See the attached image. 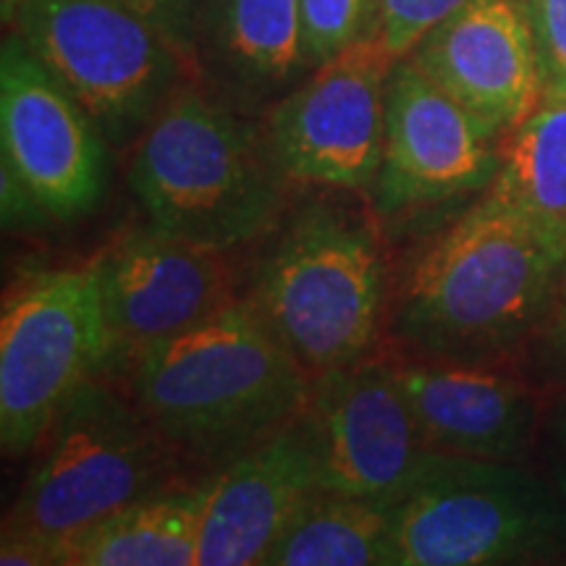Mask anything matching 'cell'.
Segmentation results:
<instances>
[{
	"label": "cell",
	"instance_id": "cell-2",
	"mask_svg": "<svg viewBox=\"0 0 566 566\" xmlns=\"http://www.w3.org/2000/svg\"><path fill=\"white\" fill-rule=\"evenodd\" d=\"M129 363L134 405L176 454L205 464H226L294 420L313 378L250 300Z\"/></svg>",
	"mask_w": 566,
	"mask_h": 566
},
{
	"label": "cell",
	"instance_id": "cell-25",
	"mask_svg": "<svg viewBox=\"0 0 566 566\" xmlns=\"http://www.w3.org/2000/svg\"><path fill=\"white\" fill-rule=\"evenodd\" d=\"M543 346H546V357L551 363V370L566 378V275L558 286L556 302L551 307L548 321L543 323Z\"/></svg>",
	"mask_w": 566,
	"mask_h": 566
},
{
	"label": "cell",
	"instance_id": "cell-27",
	"mask_svg": "<svg viewBox=\"0 0 566 566\" xmlns=\"http://www.w3.org/2000/svg\"><path fill=\"white\" fill-rule=\"evenodd\" d=\"M546 101H566V87L564 90H558L556 95H551V97H546Z\"/></svg>",
	"mask_w": 566,
	"mask_h": 566
},
{
	"label": "cell",
	"instance_id": "cell-18",
	"mask_svg": "<svg viewBox=\"0 0 566 566\" xmlns=\"http://www.w3.org/2000/svg\"><path fill=\"white\" fill-rule=\"evenodd\" d=\"M200 488L129 504L59 551V566H197Z\"/></svg>",
	"mask_w": 566,
	"mask_h": 566
},
{
	"label": "cell",
	"instance_id": "cell-5",
	"mask_svg": "<svg viewBox=\"0 0 566 566\" xmlns=\"http://www.w3.org/2000/svg\"><path fill=\"white\" fill-rule=\"evenodd\" d=\"M40 449L3 537L38 543L53 566L97 522L168 491L176 454L134 401L95 378L76 388Z\"/></svg>",
	"mask_w": 566,
	"mask_h": 566
},
{
	"label": "cell",
	"instance_id": "cell-8",
	"mask_svg": "<svg viewBox=\"0 0 566 566\" xmlns=\"http://www.w3.org/2000/svg\"><path fill=\"white\" fill-rule=\"evenodd\" d=\"M111 359L95 263L34 271L6 292L0 317V446L38 451L55 417Z\"/></svg>",
	"mask_w": 566,
	"mask_h": 566
},
{
	"label": "cell",
	"instance_id": "cell-14",
	"mask_svg": "<svg viewBox=\"0 0 566 566\" xmlns=\"http://www.w3.org/2000/svg\"><path fill=\"white\" fill-rule=\"evenodd\" d=\"M321 488L302 412L200 485L197 566L265 564L283 530Z\"/></svg>",
	"mask_w": 566,
	"mask_h": 566
},
{
	"label": "cell",
	"instance_id": "cell-13",
	"mask_svg": "<svg viewBox=\"0 0 566 566\" xmlns=\"http://www.w3.org/2000/svg\"><path fill=\"white\" fill-rule=\"evenodd\" d=\"M226 252L155 229L132 231L92 260L111 359H132L179 336L233 302Z\"/></svg>",
	"mask_w": 566,
	"mask_h": 566
},
{
	"label": "cell",
	"instance_id": "cell-11",
	"mask_svg": "<svg viewBox=\"0 0 566 566\" xmlns=\"http://www.w3.org/2000/svg\"><path fill=\"white\" fill-rule=\"evenodd\" d=\"M3 168L42 216L76 221L105 192V137L71 92L9 32L0 48Z\"/></svg>",
	"mask_w": 566,
	"mask_h": 566
},
{
	"label": "cell",
	"instance_id": "cell-22",
	"mask_svg": "<svg viewBox=\"0 0 566 566\" xmlns=\"http://www.w3.org/2000/svg\"><path fill=\"white\" fill-rule=\"evenodd\" d=\"M470 3L475 0H380L373 38L394 59H405L424 34L433 32L441 21L454 17Z\"/></svg>",
	"mask_w": 566,
	"mask_h": 566
},
{
	"label": "cell",
	"instance_id": "cell-10",
	"mask_svg": "<svg viewBox=\"0 0 566 566\" xmlns=\"http://www.w3.org/2000/svg\"><path fill=\"white\" fill-rule=\"evenodd\" d=\"M302 417L325 493L401 504L433 457L394 363L384 359L313 375Z\"/></svg>",
	"mask_w": 566,
	"mask_h": 566
},
{
	"label": "cell",
	"instance_id": "cell-7",
	"mask_svg": "<svg viewBox=\"0 0 566 566\" xmlns=\"http://www.w3.org/2000/svg\"><path fill=\"white\" fill-rule=\"evenodd\" d=\"M3 19L111 145L139 139L179 92L189 51L118 0H3Z\"/></svg>",
	"mask_w": 566,
	"mask_h": 566
},
{
	"label": "cell",
	"instance_id": "cell-17",
	"mask_svg": "<svg viewBox=\"0 0 566 566\" xmlns=\"http://www.w3.org/2000/svg\"><path fill=\"white\" fill-rule=\"evenodd\" d=\"M200 27L218 76L247 101H279L313 71L300 0H205Z\"/></svg>",
	"mask_w": 566,
	"mask_h": 566
},
{
	"label": "cell",
	"instance_id": "cell-1",
	"mask_svg": "<svg viewBox=\"0 0 566 566\" xmlns=\"http://www.w3.org/2000/svg\"><path fill=\"white\" fill-rule=\"evenodd\" d=\"M566 275V239L485 195L407 275L396 331L430 359L495 365L548 321Z\"/></svg>",
	"mask_w": 566,
	"mask_h": 566
},
{
	"label": "cell",
	"instance_id": "cell-26",
	"mask_svg": "<svg viewBox=\"0 0 566 566\" xmlns=\"http://www.w3.org/2000/svg\"><path fill=\"white\" fill-rule=\"evenodd\" d=\"M548 459L554 483L566 495V407L556 405L548 417Z\"/></svg>",
	"mask_w": 566,
	"mask_h": 566
},
{
	"label": "cell",
	"instance_id": "cell-20",
	"mask_svg": "<svg viewBox=\"0 0 566 566\" xmlns=\"http://www.w3.org/2000/svg\"><path fill=\"white\" fill-rule=\"evenodd\" d=\"M488 195L566 239V101H543L501 139Z\"/></svg>",
	"mask_w": 566,
	"mask_h": 566
},
{
	"label": "cell",
	"instance_id": "cell-28",
	"mask_svg": "<svg viewBox=\"0 0 566 566\" xmlns=\"http://www.w3.org/2000/svg\"><path fill=\"white\" fill-rule=\"evenodd\" d=\"M558 405H562V407H566V396H564V399H562V401H558Z\"/></svg>",
	"mask_w": 566,
	"mask_h": 566
},
{
	"label": "cell",
	"instance_id": "cell-3",
	"mask_svg": "<svg viewBox=\"0 0 566 566\" xmlns=\"http://www.w3.org/2000/svg\"><path fill=\"white\" fill-rule=\"evenodd\" d=\"M286 181L263 129L197 90L163 105L129 166L150 226L218 252L275 229Z\"/></svg>",
	"mask_w": 566,
	"mask_h": 566
},
{
	"label": "cell",
	"instance_id": "cell-12",
	"mask_svg": "<svg viewBox=\"0 0 566 566\" xmlns=\"http://www.w3.org/2000/svg\"><path fill=\"white\" fill-rule=\"evenodd\" d=\"M501 168V137L405 55L388 76L386 150L373 197L384 216L483 192Z\"/></svg>",
	"mask_w": 566,
	"mask_h": 566
},
{
	"label": "cell",
	"instance_id": "cell-19",
	"mask_svg": "<svg viewBox=\"0 0 566 566\" xmlns=\"http://www.w3.org/2000/svg\"><path fill=\"white\" fill-rule=\"evenodd\" d=\"M399 504L317 491L275 541L265 566H394Z\"/></svg>",
	"mask_w": 566,
	"mask_h": 566
},
{
	"label": "cell",
	"instance_id": "cell-15",
	"mask_svg": "<svg viewBox=\"0 0 566 566\" xmlns=\"http://www.w3.org/2000/svg\"><path fill=\"white\" fill-rule=\"evenodd\" d=\"M409 59L501 139L546 97L522 0H475L424 34Z\"/></svg>",
	"mask_w": 566,
	"mask_h": 566
},
{
	"label": "cell",
	"instance_id": "cell-24",
	"mask_svg": "<svg viewBox=\"0 0 566 566\" xmlns=\"http://www.w3.org/2000/svg\"><path fill=\"white\" fill-rule=\"evenodd\" d=\"M118 3L129 6L132 11L150 19L163 32L171 34L184 51H189L197 0H118Z\"/></svg>",
	"mask_w": 566,
	"mask_h": 566
},
{
	"label": "cell",
	"instance_id": "cell-4",
	"mask_svg": "<svg viewBox=\"0 0 566 566\" xmlns=\"http://www.w3.org/2000/svg\"><path fill=\"white\" fill-rule=\"evenodd\" d=\"M247 300L310 375L373 357L386 313L373 218L325 197L302 205L260 258Z\"/></svg>",
	"mask_w": 566,
	"mask_h": 566
},
{
	"label": "cell",
	"instance_id": "cell-6",
	"mask_svg": "<svg viewBox=\"0 0 566 566\" xmlns=\"http://www.w3.org/2000/svg\"><path fill=\"white\" fill-rule=\"evenodd\" d=\"M566 554V495L512 459L433 451L399 504L394 566L535 564Z\"/></svg>",
	"mask_w": 566,
	"mask_h": 566
},
{
	"label": "cell",
	"instance_id": "cell-23",
	"mask_svg": "<svg viewBox=\"0 0 566 566\" xmlns=\"http://www.w3.org/2000/svg\"><path fill=\"white\" fill-rule=\"evenodd\" d=\"M522 6L541 55L546 97H551L566 87V0H522Z\"/></svg>",
	"mask_w": 566,
	"mask_h": 566
},
{
	"label": "cell",
	"instance_id": "cell-21",
	"mask_svg": "<svg viewBox=\"0 0 566 566\" xmlns=\"http://www.w3.org/2000/svg\"><path fill=\"white\" fill-rule=\"evenodd\" d=\"M380 0H300L302 45L310 69L334 61L370 38Z\"/></svg>",
	"mask_w": 566,
	"mask_h": 566
},
{
	"label": "cell",
	"instance_id": "cell-16",
	"mask_svg": "<svg viewBox=\"0 0 566 566\" xmlns=\"http://www.w3.org/2000/svg\"><path fill=\"white\" fill-rule=\"evenodd\" d=\"M394 373L433 451L514 462L535 441L541 401L514 375L430 357L394 363Z\"/></svg>",
	"mask_w": 566,
	"mask_h": 566
},
{
	"label": "cell",
	"instance_id": "cell-9",
	"mask_svg": "<svg viewBox=\"0 0 566 566\" xmlns=\"http://www.w3.org/2000/svg\"><path fill=\"white\" fill-rule=\"evenodd\" d=\"M396 61L370 34L271 105L263 134L286 179L373 192L384 166L388 76Z\"/></svg>",
	"mask_w": 566,
	"mask_h": 566
}]
</instances>
